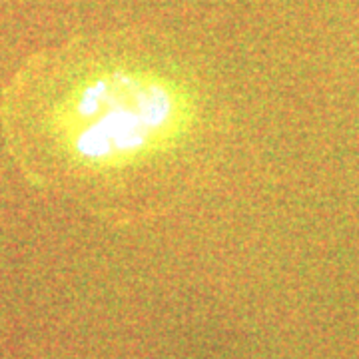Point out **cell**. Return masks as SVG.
Returning <instances> with one entry per match:
<instances>
[{
	"label": "cell",
	"instance_id": "6da1fadb",
	"mask_svg": "<svg viewBox=\"0 0 359 359\" xmlns=\"http://www.w3.org/2000/svg\"><path fill=\"white\" fill-rule=\"evenodd\" d=\"M228 110L170 40L118 30L42 48L0 92V136L20 176L112 228L186 204L216 170Z\"/></svg>",
	"mask_w": 359,
	"mask_h": 359
}]
</instances>
